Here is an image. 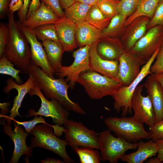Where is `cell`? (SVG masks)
Instances as JSON below:
<instances>
[{"label":"cell","instance_id":"6da1fadb","mask_svg":"<svg viewBox=\"0 0 163 163\" xmlns=\"http://www.w3.org/2000/svg\"><path fill=\"white\" fill-rule=\"evenodd\" d=\"M27 73L33 75L36 85L48 98L56 100L69 111L82 115L86 114L78 103L73 102L69 97L68 90L69 87L63 78H55L49 76L31 60Z\"/></svg>","mask_w":163,"mask_h":163},{"label":"cell","instance_id":"7a4b0ae2","mask_svg":"<svg viewBox=\"0 0 163 163\" xmlns=\"http://www.w3.org/2000/svg\"><path fill=\"white\" fill-rule=\"evenodd\" d=\"M7 24L9 32L5 53L7 59L17 67L27 73L30 63L31 52L26 37L14 20V13L9 11Z\"/></svg>","mask_w":163,"mask_h":163},{"label":"cell","instance_id":"3957f363","mask_svg":"<svg viewBox=\"0 0 163 163\" xmlns=\"http://www.w3.org/2000/svg\"><path fill=\"white\" fill-rule=\"evenodd\" d=\"M77 83L83 86L91 98L95 100L111 96L123 86L117 80L90 69L80 74Z\"/></svg>","mask_w":163,"mask_h":163},{"label":"cell","instance_id":"277c9868","mask_svg":"<svg viewBox=\"0 0 163 163\" xmlns=\"http://www.w3.org/2000/svg\"><path fill=\"white\" fill-rule=\"evenodd\" d=\"M54 126L46 123L35 126L30 134L33 136L30 139V146L33 149L39 147L51 151L61 157L65 163L75 162L66 151V148L68 145V142L55 134L52 127Z\"/></svg>","mask_w":163,"mask_h":163},{"label":"cell","instance_id":"5b68a950","mask_svg":"<svg viewBox=\"0 0 163 163\" xmlns=\"http://www.w3.org/2000/svg\"><path fill=\"white\" fill-rule=\"evenodd\" d=\"M104 122L110 131L128 142H137L142 139H150L149 133L145 130L143 123L133 116L110 117L106 118Z\"/></svg>","mask_w":163,"mask_h":163},{"label":"cell","instance_id":"8992f818","mask_svg":"<svg viewBox=\"0 0 163 163\" xmlns=\"http://www.w3.org/2000/svg\"><path fill=\"white\" fill-rule=\"evenodd\" d=\"M101 160L116 163L129 150H136L138 142H130L112 135L108 129L100 132L98 135Z\"/></svg>","mask_w":163,"mask_h":163},{"label":"cell","instance_id":"52a82bcc","mask_svg":"<svg viewBox=\"0 0 163 163\" xmlns=\"http://www.w3.org/2000/svg\"><path fill=\"white\" fill-rule=\"evenodd\" d=\"M160 47L156 50L149 60L142 66L138 76L129 85L122 86L112 95L114 100L113 109L117 113L122 110V116H125L128 113H132L131 101L133 93L141 81L147 75L152 74L151 66Z\"/></svg>","mask_w":163,"mask_h":163},{"label":"cell","instance_id":"ba28073f","mask_svg":"<svg viewBox=\"0 0 163 163\" xmlns=\"http://www.w3.org/2000/svg\"><path fill=\"white\" fill-rule=\"evenodd\" d=\"M65 140L72 149L78 147L99 149L98 137L96 133L81 123L68 119L64 125Z\"/></svg>","mask_w":163,"mask_h":163},{"label":"cell","instance_id":"9c48e42d","mask_svg":"<svg viewBox=\"0 0 163 163\" xmlns=\"http://www.w3.org/2000/svg\"><path fill=\"white\" fill-rule=\"evenodd\" d=\"M28 94L31 97L34 95L38 96L41 100V104L37 112L32 109H29V115L27 117L39 115L46 117H50L52 118L54 123L60 126L63 125L65 122L68 119L69 111L56 100L52 99L49 101L47 99L37 85Z\"/></svg>","mask_w":163,"mask_h":163},{"label":"cell","instance_id":"30bf717a","mask_svg":"<svg viewBox=\"0 0 163 163\" xmlns=\"http://www.w3.org/2000/svg\"><path fill=\"white\" fill-rule=\"evenodd\" d=\"M91 46H85L73 52L74 60L70 66H62L55 73L59 78H66L69 82V88L73 89L80 74L90 69L89 68V49Z\"/></svg>","mask_w":163,"mask_h":163},{"label":"cell","instance_id":"8fae6325","mask_svg":"<svg viewBox=\"0 0 163 163\" xmlns=\"http://www.w3.org/2000/svg\"><path fill=\"white\" fill-rule=\"evenodd\" d=\"M163 39V26H155L150 28L129 51L145 64L161 46Z\"/></svg>","mask_w":163,"mask_h":163},{"label":"cell","instance_id":"7c38bea8","mask_svg":"<svg viewBox=\"0 0 163 163\" xmlns=\"http://www.w3.org/2000/svg\"><path fill=\"white\" fill-rule=\"evenodd\" d=\"M144 84L138 85L133 94L131 106L134 112L133 117L149 128L156 123L155 112L149 96L142 94Z\"/></svg>","mask_w":163,"mask_h":163},{"label":"cell","instance_id":"4fadbf2b","mask_svg":"<svg viewBox=\"0 0 163 163\" xmlns=\"http://www.w3.org/2000/svg\"><path fill=\"white\" fill-rule=\"evenodd\" d=\"M12 123L14 127L13 131L11 125L5 122L2 124V130L12 139L14 144L13 154L9 163H17L23 155H26L27 158H30L32 155L33 148L26 144L27 137L30 134L25 132L22 126L18 125L14 119Z\"/></svg>","mask_w":163,"mask_h":163},{"label":"cell","instance_id":"5bb4252c","mask_svg":"<svg viewBox=\"0 0 163 163\" xmlns=\"http://www.w3.org/2000/svg\"><path fill=\"white\" fill-rule=\"evenodd\" d=\"M28 78L25 82L23 84H17L12 77L8 78L6 80L7 85L3 89V91L7 94H9L12 89H15L18 91V94L13 100L12 108L10 111L9 116L0 114L7 123L10 124L14 118L17 116L21 117L19 113V109L26 94L36 85L35 80L32 75L29 74Z\"/></svg>","mask_w":163,"mask_h":163},{"label":"cell","instance_id":"9a60e30c","mask_svg":"<svg viewBox=\"0 0 163 163\" xmlns=\"http://www.w3.org/2000/svg\"><path fill=\"white\" fill-rule=\"evenodd\" d=\"M118 81L123 86L129 85L139 74L144 62L130 51L126 50L119 57Z\"/></svg>","mask_w":163,"mask_h":163},{"label":"cell","instance_id":"2e32d148","mask_svg":"<svg viewBox=\"0 0 163 163\" xmlns=\"http://www.w3.org/2000/svg\"><path fill=\"white\" fill-rule=\"evenodd\" d=\"M16 21L29 43L31 52L30 60L47 75L54 77V72L42 43L38 41L36 36L30 30L23 26L19 21Z\"/></svg>","mask_w":163,"mask_h":163},{"label":"cell","instance_id":"e0dca14e","mask_svg":"<svg viewBox=\"0 0 163 163\" xmlns=\"http://www.w3.org/2000/svg\"><path fill=\"white\" fill-rule=\"evenodd\" d=\"M99 39L90 47L89 64L90 70L119 81V61L118 59L106 60L98 55L97 51V46Z\"/></svg>","mask_w":163,"mask_h":163},{"label":"cell","instance_id":"ac0fdd59","mask_svg":"<svg viewBox=\"0 0 163 163\" xmlns=\"http://www.w3.org/2000/svg\"><path fill=\"white\" fill-rule=\"evenodd\" d=\"M59 42L65 51L71 52L78 47L75 39L77 24L65 16L54 24Z\"/></svg>","mask_w":163,"mask_h":163},{"label":"cell","instance_id":"d6986e66","mask_svg":"<svg viewBox=\"0 0 163 163\" xmlns=\"http://www.w3.org/2000/svg\"><path fill=\"white\" fill-rule=\"evenodd\" d=\"M149 17L142 16L134 20L127 27L121 41L125 50L129 51L146 33L149 23Z\"/></svg>","mask_w":163,"mask_h":163},{"label":"cell","instance_id":"ffe728a7","mask_svg":"<svg viewBox=\"0 0 163 163\" xmlns=\"http://www.w3.org/2000/svg\"><path fill=\"white\" fill-rule=\"evenodd\" d=\"M144 87L152 102L156 116V122L163 120V89L153 74L148 76Z\"/></svg>","mask_w":163,"mask_h":163},{"label":"cell","instance_id":"44dd1931","mask_svg":"<svg viewBox=\"0 0 163 163\" xmlns=\"http://www.w3.org/2000/svg\"><path fill=\"white\" fill-rule=\"evenodd\" d=\"M125 51L121 40L117 38L101 37L97 46L98 55L108 60H118Z\"/></svg>","mask_w":163,"mask_h":163},{"label":"cell","instance_id":"7402d4cb","mask_svg":"<svg viewBox=\"0 0 163 163\" xmlns=\"http://www.w3.org/2000/svg\"><path fill=\"white\" fill-rule=\"evenodd\" d=\"M138 144L137 150L125 155L121 159L122 161L127 163H142L157 154L158 146L156 143L152 139L145 142L140 140Z\"/></svg>","mask_w":163,"mask_h":163},{"label":"cell","instance_id":"603a6c76","mask_svg":"<svg viewBox=\"0 0 163 163\" xmlns=\"http://www.w3.org/2000/svg\"><path fill=\"white\" fill-rule=\"evenodd\" d=\"M59 17L42 2L39 8L22 23L24 26L32 29L46 24H54Z\"/></svg>","mask_w":163,"mask_h":163},{"label":"cell","instance_id":"cb8c5ba5","mask_svg":"<svg viewBox=\"0 0 163 163\" xmlns=\"http://www.w3.org/2000/svg\"><path fill=\"white\" fill-rule=\"evenodd\" d=\"M101 31L85 21L77 24L76 41L79 47L91 46L101 37Z\"/></svg>","mask_w":163,"mask_h":163},{"label":"cell","instance_id":"d4e9b609","mask_svg":"<svg viewBox=\"0 0 163 163\" xmlns=\"http://www.w3.org/2000/svg\"><path fill=\"white\" fill-rule=\"evenodd\" d=\"M54 73L62 66V56L65 52L60 42L46 40L41 43Z\"/></svg>","mask_w":163,"mask_h":163},{"label":"cell","instance_id":"484cf974","mask_svg":"<svg viewBox=\"0 0 163 163\" xmlns=\"http://www.w3.org/2000/svg\"><path fill=\"white\" fill-rule=\"evenodd\" d=\"M161 0H141L135 12L126 18L125 23L127 27L134 20L140 16H145L151 18Z\"/></svg>","mask_w":163,"mask_h":163},{"label":"cell","instance_id":"4316f807","mask_svg":"<svg viewBox=\"0 0 163 163\" xmlns=\"http://www.w3.org/2000/svg\"><path fill=\"white\" fill-rule=\"evenodd\" d=\"M91 6L87 4L75 2L65 9V16L77 24L85 21L88 12Z\"/></svg>","mask_w":163,"mask_h":163},{"label":"cell","instance_id":"83f0119b","mask_svg":"<svg viewBox=\"0 0 163 163\" xmlns=\"http://www.w3.org/2000/svg\"><path fill=\"white\" fill-rule=\"evenodd\" d=\"M127 17L117 14L111 19L107 26L101 31V37L117 38L124 30L125 23Z\"/></svg>","mask_w":163,"mask_h":163},{"label":"cell","instance_id":"f1b7e54d","mask_svg":"<svg viewBox=\"0 0 163 163\" xmlns=\"http://www.w3.org/2000/svg\"><path fill=\"white\" fill-rule=\"evenodd\" d=\"M111 20L103 14L96 4L91 5L89 9L85 21L102 31L107 26Z\"/></svg>","mask_w":163,"mask_h":163},{"label":"cell","instance_id":"f546056e","mask_svg":"<svg viewBox=\"0 0 163 163\" xmlns=\"http://www.w3.org/2000/svg\"><path fill=\"white\" fill-rule=\"evenodd\" d=\"M29 29L42 42L49 40L59 42L54 24H45Z\"/></svg>","mask_w":163,"mask_h":163},{"label":"cell","instance_id":"4dcf8cb0","mask_svg":"<svg viewBox=\"0 0 163 163\" xmlns=\"http://www.w3.org/2000/svg\"><path fill=\"white\" fill-rule=\"evenodd\" d=\"M95 149L90 147H78L73 149L78 155L81 163H100L101 157Z\"/></svg>","mask_w":163,"mask_h":163},{"label":"cell","instance_id":"1f68e13d","mask_svg":"<svg viewBox=\"0 0 163 163\" xmlns=\"http://www.w3.org/2000/svg\"><path fill=\"white\" fill-rule=\"evenodd\" d=\"M13 63L9 61L5 53L0 57V73L11 76L15 79L18 84H22L23 81L21 79L19 73L22 70L15 69Z\"/></svg>","mask_w":163,"mask_h":163},{"label":"cell","instance_id":"d6a6232c","mask_svg":"<svg viewBox=\"0 0 163 163\" xmlns=\"http://www.w3.org/2000/svg\"><path fill=\"white\" fill-rule=\"evenodd\" d=\"M118 0H100L97 5L103 14L107 18L111 19L118 14L117 7Z\"/></svg>","mask_w":163,"mask_h":163},{"label":"cell","instance_id":"836d02e7","mask_svg":"<svg viewBox=\"0 0 163 163\" xmlns=\"http://www.w3.org/2000/svg\"><path fill=\"white\" fill-rule=\"evenodd\" d=\"M141 0H120L118 5V14L127 18L136 10Z\"/></svg>","mask_w":163,"mask_h":163},{"label":"cell","instance_id":"e575fe53","mask_svg":"<svg viewBox=\"0 0 163 163\" xmlns=\"http://www.w3.org/2000/svg\"><path fill=\"white\" fill-rule=\"evenodd\" d=\"M156 25L163 26V0L159 2L153 16L149 22L148 28L150 29Z\"/></svg>","mask_w":163,"mask_h":163},{"label":"cell","instance_id":"d590c367","mask_svg":"<svg viewBox=\"0 0 163 163\" xmlns=\"http://www.w3.org/2000/svg\"><path fill=\"white\" fill-rule=\"evenodd\" d=\"M14 120L18 125L23 126L26 132L29 134H31L32 130L37 124L39 123H46L45 119L42 117V116L40 115L39 117H38V115H35L34 119L29 121L21 122L15 120Z\"/></svg>","mask_w":163,"mask_h":163},{"label":"cell","instance_id":"8d00e7d4","mask_svg":"<svg viewBox=\"0 0 163 163\" xmlns=\"http://www.w3.org/2000/svg\"><path fill=\"white\" fill-rule=\"evenodd\" d=\"M150 139L155 142L163 139V120L149 128Z\"/></svg>","mask_w":163,"mask_h":163},{"label":"cell","instance_id":"74e56055","mask_svg":"<svg viewBox=\"0 0 163 163\" xmlns=\"http://www.w3.org/2000/svg\"><path fill=\"white\" fill-rule=\"evenodd\" d=\"M8 28L4 23L0 24V57L4 53L5 47L9 39Z\"/></svg>","mask_w":163,"mask_h":163},{"label":"cell","instance_id":"f35d334b","mask_svg":"<svg viewBox=\"0 0 163 163\" xmlns=\"http://www.w3.org/2000/svg\"><path fill=\"white\" fill-rule=\"evenodd\" d=\"M50 8L58 17L61 18L65 16L64 12L62 10L59 0H40Z\"/></svg>","mask_w":163,"mask_h":163},{"label":"cell","instance_id":"ab89813d","mask_svg":"<svg viewBox=\"0 0 163 163\" xmlns=\"http://www.w3.org/2000/svg\"><path fill=\"white\" fill-rule=\"evenodd\" d=\"M154 63L151 66L152 73H163V46H161L156 57Z\"/></svg>","mask_w":163,"mask_h":163},{"label":"cell","instance_id":"60d3db41","mask_svg":"<svg viewBox=\"0 0 163 163\" xmlns=\"http://www.w3.org/2000/svg\"><path fill=\"white\" fill-rule=\"evenodd\" d=\"M32 0H23L22 8L18 12L19 21L22 23L26 19V15Z\"/></svg>","mask_w":163,"mask_h":163},{"label":"cell","instance_id":"b9f144b4","mask_svg":"<svg viewBox=\"0 0 163 163\" xmlns=\"http://www.w3.org/2000/svg\"><path fill=\"white\" fill-rule=\"evenodd\" d=\"M11 0H0V18H3L9 11Z\"/></svg>","mask_w":163,"mask_h":163},{"label":"cell","instance_id":"7bdbcfd3","mask_svg":"<svg viewBox=\"0 0 163 163\" xmlns=\"http://www.w3.org/2000/svg\"><path fill=\"white\" fill-rule=\"evenodd\" d=\"M23 5V0H11L9 6V11L14 13L21 9Z\"/></svg>","mask_w":163,"mask_h":163},{"label":"cell","instance_id":"ee69618b","mask_svg":"<svg viewBox=\"0 0 163 163\" xmlns=\"http://www.w3.org/2000/svg\"><path fill=\"white\" fill-rule=\"evenodd\" d=\"M40 1V0H32L26 15V19L39 8L41 5Z\"/></svg>","mask_w":163,"mask_h":163},{"label":"cell","instance_id":"f6af8a7d","mask_svg":"<svg viewBox=\"0 0 163 163\" xmlns=\"http://www.w3.org/2000/svg\"><path fill=\"white\" fill-rule=\"evenodd\" d=\"M155 142L158 147L157 157L162 162L163 161V139L157 141Z\"/></svg>","mask_w":163,"mask_h":163},{"label":"cell","instance_id":"bcb514c9","mask_svg":"<svg viewBox=\"0 0 163 163\" xmlns=\"http://www.w3.org/2000/svg\"><path fill=\"white\" fill-rule=\"evenodd\" d=\"M40 161L42 163H65L63 161L60 159H56L52 158H48L45 159L41 160Z\"/></svg>","mask_w":163,"mask_h":163},{"label":"cell","instance_id":"7dc6e473","mask_svg":"<svg viewBox=\"0 0 163 163\" xmlns=\"http://www.w3.org/2000/svg\"><path fill=\"white\" fill-rule=\"evenodd\" d=\"M59 1L62 8L64 9L75 2L74 0H59Z\"/></svg>","mask_w":163,"mask_h":163},{"label":"cell","instance_id":"c3c4849f","mask_svg":"<svg viewBox=\"0 0 163 163\" xmlns=\"http://www.w3.org/2000/svg\"><path fill=\"white\" fill-rule=\"evenodd\" d=\"M75 2L82 3L92 5L97 4L100 0H74Z\"/></svg>","mask_w":163,"mask_h":163},{"label":"cell","instance_id":"681fc988","mask_svg":"<svg viewBox=\"0 0 163 163\" xmlns=\"http://www.w3.org/2000/svg\"><path fill=\"white\" fill-rule=\"evenodd\" d=\"M153 74L154 77L160 83L163 89V73Z\"/></svg>","mask_w":163,"mask_h":163},{"label":"cell","instance_id":"f907efd6","mask_svg":"<svg viewBox=\"0 0 163 163\" xmlns=\"http://www.w3.org/2000/svg\"><path fill=\"white\" fill-rule=\"evenodd\" d=\"M147 163H161L162 162L157 157L154 158H150L146 161Z\"/></svg>","mask_w":163,"mask_h":163},{"label":"cell","instance_id":"816d5d0a","mask_svg":"<svg viewBox=\"0 0 163 163\" xmlns=\"http://www.w3.org/2000/svg\"><path fill=\"white\" fill-rule=\"evenodd\" d=\"M161 46H163V39L162 41V45Z\"/></svg>","mask_w":163,"mask_h":163},{"label":"cell","instance_id":"f5cc1de1","mask_svg":"<svg viewBox=\"0 0 163 163\" xmlns=\"http://www.w3.org/2000/svg\"><path fill=\"white\" fill-rule=\"evenodd\" d=\"M118 0L120 1V0Z\"/></svg>","mask_w":163,"mask_h":163}]
</instances>
